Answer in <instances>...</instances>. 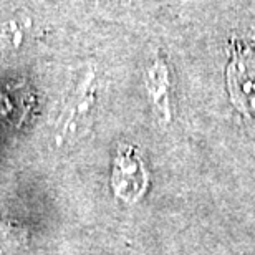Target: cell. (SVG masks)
<instances>
[{
	"label": "cell",
	"instance_id": "obj_1",
	"mask_svg": "<svg viewBox=\"0 0 255 255\" xmlns=\"http://www.w3.org/2000/svg\"><path fill=\"white\" fill-rule=\"evenodd\" d=\"M227 63V91L231 103L255 125V38L232 35Z\"/></svg>",
	"mask_w": 255,
	"mask_h": 255
},
{
	"label": "cell",
	"instance_id": "obj_2",
	"mask_svg": "<svg viewBox=\"0 0 255 255\" xmlns=\"http://www.w3.org/2000/svg\"><path fill=\"white\" fill-rule=\"evenodd\" d=\"M111 184L116 196L126 202H134L144 194L147 187V174L139 154L132 146L120 147Z\"/></svg>",
	"mask_w": 255,
	"mask_h": 255
},
{
	"label": "cell",
	"instance_id": "obj_3",
	"mask_svg": "<svg viewBox=\"0 0 255 255\" xmlns=\"http://www.w3.org/2000/svg\"><path fill=\"white\" fill-rule=\"evenodd\" d=\"M146 85L157 113L164 121L171 120L169 111V71L164 58L157 57L146 73Z\"/></svg>",
	"mask_w": 255,
	"mask_h": 255
},
{
	"label": "cell",
	"instance_id": "obj_4",
	"mask_svg": "<svg viewBox=\"0 0 255 255\" xmlns=\"http://www.w3.org/2000/svg\"><path fill=\"white\" fill-rule=\"evenodd\" d=\"M93 83H95L93 75L85 78L83 83L75 91V95L71 96L68 105L65 106L63 115H62V125H63L62 134H68L71 129H75V128L80 125V121L91 111V106H93V101H95Z\"/></svg>",
	"mask_w": 255,
	"mask_h": 255
}]
</instances>
